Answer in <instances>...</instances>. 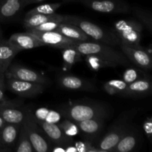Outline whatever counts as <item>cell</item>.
I'll use <instances>...</instances> for the list:
<instances>
[{
	"instance_id": "cell-1",
	"label": "cell",
	"mask_w": 152,
	"mask_h": 152,
	"mask_svg": "<svg viewBox=\"0 0 152 152\" xmlns=\"http://www.w3.org/2000/svg\"><path fill=\"white\" fill-rule=\"evenodd\" d=\"M59 109L63 118L75 123L92 118L108 119L112 114V110L109 106L95 102H70L62 105Z\"/></svg>"
},
{
	"instance_id": "cell-2",
	"label": "cell",
	"mask_w": 152,
	"mask_h": 152,
	"mask_svg": "<svg viewBox=\"0 0 152 152\" xmlns=\"http://www.w3.org/2000/svg\"><path fill=\"white\" fill-rule=\"evenodd\" d=\"M75 25L93 41L109 45L112 47L120 45V39L112 31H108L88 20L76 16L64 15V22Z\"/></svg>"
},
{
	"instance_id": "cell-3",
	"label": "cell",
	"mask_w": 152,
	"mask_h": 152,
	"mask_svg": "<svg viewBox=\"0 0 152 152\" xmlns=\"http://www.w3.org/2000/svg\"><path fill=\"white\" fill-rule=\"evenodd\" d=\"M74 47L82 55H95L103 59H108L119 65H129V60L123 52L118 51L114 47L96 41L77 42Z\"/></svg>"
},
{
	"instance_id": "cell-4",
	"label": "cell",
	"mask_w": 152,
	"mask_h": 152,
	"mask_svg": "<svg viewBox=\"0 0 152 152\" xmlns=\"http://www.w3.org/2000/svg\"><path fill=\"white\" fill-rule=\"evenodd\" d=\"M143 28L142 24L136 19H120L114 22L112 31L120 39V43L130 47L141 48Z\"/></svg>"
},
{
	"instance_id": "cell-5",
	"label": "cell",
	"mask_w": 152,
	"mask_h": 152,
	"mask_svg": "<svg viewBox=\"0 0 152 152\" xmlns=\"http://www.w3.org/2000/svg\"><path fill=\"white\" fill-rule=\"evenodd\" d=\"M22 123L26 128L30 141L34 151L48 152L51 151L53 147L52 142L47 137L45 134L38 124L33 114V111L28 108L25 118Z\"/></svg>"
},
{
	"instance_id": "cell-6",
	"label": "cell",
	"mask_w": 152,
	"mask_h": 152,
	"mask_svg": "<svg viewBox=\"0 0 152 152\" xmlns=\"http://www.w3.org/2000/svg\"><path fill=\"white\" fill-rule=\"evenodd\" d=\"M46 87L47 86L40 83L5 77L6 88L21 97H34L42 93Z\"/></svg>"
},
{
	"instance_id": "cell-7",
	"label": "cell",
	"mask_w": 152,
	"mask_h": 152,
	"mask_svg": "<svg viewBox=\"0 0 152 152\" xmlns=\"http://www.w3.org/2000/svg\"><path fill=\"white\" fill-rule=\"evenodd\" d=\"M94 11L104 13H129L132 11L124 0H74Z\"/></svg>"
},
{
	"instance_id": "cell-8",
	"label": "cell",
	"mask_w": 152,
	"mask_h": 152,
	"mask_svg": "<svg viewBox=\"0 0 152 152\" xmlns=\"http://www.w3.org/2000/svg\"><path fill=\"white\" fill-rule=\"evenodd\" d=\"M28 108L22 100H7L0 102V115L7 123L22 124Z\"/></svg>"
},
{
	"instance_id": "cell-9",
	"label": "cell",
	"mask_w": 152,
	"mask_h": 152,
	"mask_svg": "<svg viewBox=\"0 0 152 152\" xmlns=\"http://www.w3.org/2000/svg\"><path fill=\"white\" fill-rule=\"evenodd\" d=\"M4 76L5 77L40 83L45 86L50 84V80L46 76L19 64H10L4 73Z\"/></svg>"
},
{
	"instance_id": "cell-10",
	"label": "cell",
	"mask_w": 152,
	"mask_h": 152,
	"mask_svg": "<svg viewBox=\"0 0 152 152\" xmlns=\"http://www.w3.org/2000/svg\"><path fill=\"white\" fill-rule=\"evenodd\" d=\"M129 124L126 120L116 122L108 132L103 136V137L98 142L96 148L101 151L109 152L111 148H114L119 141L122 139L125 134L129 130Z\"/></svg>"
},
{
	"instance_id": "cell-11",
	"label": "cell",
	"mask_w": 152,
	"mask_h": 152,
	"mask_svg": "<svg viewBox=\"0 0 152 152\" xmlns=\"http://www.w3.org/2000/svg\"><path fill=\"white\" fill-rule=\"evenodd\" d=\"M26 31L35 35L40 41L44 43L45 45H48L56 48L61 49L71 47L75 45L77 42L75 40L71 39L56 31L45 32L34 31L32 29H26Z\"/></svg>"
},
{
	"instance_id": "cell-12",
	"label": "cell",
	"mask_w": 152,
	"mask_h": 152,
	"mask_svg": "<svg viewBox=\"0 0 152 152\" xmlns=\"http://www.w3.org/2000/svg\"><path fill=\"white\" fill-rule=\"evenodd\" d=\"M120 46L127 59L133 62L138 68L145 71H149L151 69V56L147 53L145 48L143 47H130L123 43H120Z\"/></svg>"
},
{
	"instance_id": "cell-13",
	"label": "cell",
	"mask_w": 152,
	"mask_h": 152,
	"mask_svg": "<svg viewBox=\"0 0 152 152\" xmlns=\"http://www.w3.org/2000/svg\"><path fill=\"white\" fill-rule=\"evenodd\" d=\"M25 6V0H0V23L17 20Z\"/></svg>"
},
{
	"instance_id": "cell-14",
	"label": "cell",
	"mask_w": 152,
	"mask_h": 152,
	"mask_svg": "<svg viewBox=\"0 0 152 152\" xmlns=\"http://www.w3.org/2000/svg\"><path fill=\"white\" fill-rule=\"evenodd\" d=\"M37 121L47 137L54 145H62L65 147L69 144L74 143L72 137L67 136L59 128L58 124L48 123L39 120H37Z\"/></svg>"
},
{
	"instance_id": "cell-15",
	"label": "cell",
	"mask_w": 152,
	"mask_h": 152,
	"mask_svg": "<svg viewBox=\"0 0 152 152\" xmlns=\"http://www.w3.org/2000/svg\"><path fill=\"white\" fill-rule=\"evenodd\" d=\"M58 83L63 88L71 91H94V85L91 82L77 76L62 74L58 78Z\"/></svg>"
},
{
	"instance_id": "cell-16",
	"label": "cell",
	"mask_w": 152,
	"mask_h": 152,
	"mask_svg": "<svg viewBox=\"0 0 152 152\" xmlns=\"http://www.w3.org/2000/svg\"><path fill=\"white\" fill-rule=\"evenodd\" d=\"M7 41L20 50L45 46L44 43L40 41L35 35L28 31L12 34Z\"/></svg>"
},
{
	"instance_id": "cell-17",
	"label": "cell",
	"mask_w": 152,
	"mask_h": 152,
	"mask_svg": "<svg viewBox=\"0 0 152 152\" xmlns=\"http://www.w3.org/2000/svg\"><path fill=\"white\" fill-rule=\"evenodd\" d=\"M21 125L6 123L0 129V140L6 152L14 151Z\"/></svg>"
},
{
	"instance_id": "cell-18",
	"label": "cell",
	"mask_w": 152,
	"mask_h": 152,
	"mask_svg": "<svg viewBox=\"0 0 152 152\" xmlns=\"http://www.w3.org/2000/svg\"><path fill=\"white\" fill-rule=\"evenodd\" d=\"M106 119L92 118L83 121L77 122L80 132L83 134L88 140L97 137L104 129Z\"/></svg>"
},
{
	"instance_id": "cell-19",
	"label": "cell",
	"mask_w": 152,
	"mask_h": 152,
	"mask_svg": "<svg viewBox=\"0 0 152 152\" xmlns=\"http://www.w3.org/2000/svg\"><path fill=\"white\" fill-rule=\"evenodd\" d=\"M22 50L10 44L7 39L0 41V74H4L13 58Z\"/></svg>"
},
{
	"instance_id": "cell-20",
	"label": "cell",
	"mask_w": 152,
	"mask_h": 152,
	"mask_svg": "<svg viewBox=\"0 0 152 152\" xmlns=\"http://www.w3.org/2000/svg\"><path fill=\"white\" fill-rule=\"evenodd\" d=\"M151 92V83L149 79H138L136 81L128 84L123 96H132V97H140L150 94Z\"/></svg>"
},
{
	"instance_id": "cell-21",
	"label": "cell",
	"mask_w": 152,
	"mask_h": 152,
	"mask_svg": "<svg viewBox=\"0 0 152 152\" xmlns=\"http://www.w3.org/2000/svg\"><path fill=\"white\" fill-rule=\"evenodd\" d=\"M55 31L60 33L65 37H68L71 39L75 40L77 42L93 41L88 36L86 35L77 25L71 23L61 22Z\"/></svg>"
},
{
	"instance_id": "cell-22",
	"label": "cell",
	"mask_w": 152,
	"mask_h": 152,
	"mask_svg": "<svg viewBox=\"0 0 152 152\" xmlns=\"http://www.w3.org/2000/svg\"><path fill=\"white\" fill-rule=\"evenodd\" d=\"M138 142V134L136 131L129 128L124 136L118 142V143L109 152H129L132 151Z\"/></svg>"
},
{
	"instance_id": "cell-23",
	"label": "cell",
	"mask_w": 152,
	"mask_h": 152,
	"mask_svg": "<svg viewBox=\"0 0 152 152\" xmlns=\"http://www.w3.org/2000/svg\"><path fill=\"white\" fill-rule=\"evenodd\" d=\"M51 20H58L64 22V15L53 13V14H30L25 15L23 20L24 27L25 29L33 28L41 24Z\"/></svg>"
},
{
	"instance_id": "cell-24",
	"label": "cell",
	"mask_w": 152,
	"mask_h": 152,
	"mask_svg": "<svg viewBox=\"0 0 152 152\" xmlns=\"http://www.w3.org/2000/svg\"><path fill=\"white\" fill-rule=\"evenodd\" d=\"M63 67L65 70H70L77 62H81L83 55H82L74 46L61 48Z\"/></svg>"
},
{
	"instance_id": "cell-25",
	"label": "cell",
	"mask_w": 152,
	"mask_h": 152,
	"mask_svg": "<svg viewBox=\"0 0 152 152\" xmlns=\"http://www.w3.org/2000/svg\"><path fill=\"white\" fill-rule=\"evenodd\" d=\"M34 117L37 120H42L48 123H59L61 121L62 115L59 111L49 109L47 108H39L33 111Z\"/></svg>"
},
{
	"instance_id": "cell-26",
	"label": "cell",
	"mask_w": 152,
	"mask_h": 152,
	"mask_svg": "<svg viewBox=\"0 0 152 152\" xmlns=\"http://www.w3.org/2000/svg\"><path fill=\"white\" fill-rule=\"evenodd\" d=\"M83 56L88 67L92 71H98L106 68H114L117 66L114 62L95 55H85Z\"/></svg>"
},
{
	"instance_id": "cell-27",
	"label": "cell",
	"mask_w": 152,
	"mask_h": 152,
	"mask_svg": "<svg viewBox=\"0 0 152 152\" xmlns=\"http://www.w3.org/2000/svg\"><path fill=\"white\" fill-rule=\"evenodd\" d=\"M14 151L16 152H33L34 151L31 142L30 141L26 128L24 126L23 123L21 125L19 129V137H18L17 142L15 146Z\"/></svg>"
},
{
	"instance_id": "cell-28",
	"label": "cell",
	"mask_w": 152,
	"mask_h": 152,
	"mask_svg": "<svg viewBox=\"0 0 152 152\" xmlns=\"http://www.w3.org/2000/svg\"><path fill=\"white\" fill-rule=\"evenodd\" d=\"M134 15L137 18L138 21L146 28L150 34L152 33V17L149 10L141 7H135L132 9Z\"/></svg>"
},
{
	"instance_id": "cell-29",
	"label": "cell",
	"mask_w": 152,
	"mask_h": 152,
	"mask_svg": "<svg viewBox=\"0 0 152 152\" xmlns=\"http://www.w3.org/2000/svg\"><path fill=\"white\" fill-rule=\"evenodd\" d=\"M62 5L61 2L56 3H48V4H40V5L37 6L34 8L31 9V10L28 12L25 15L30 14H53L56 13L57 9Z\"/></svg>"
},
{
	"instance_id": "cell-30",
	"label": "cell",
	"mask_w": 152,
	"mask_h": 152,
	"mask_svg": "<svg viewBox=\"0 0 152 152\" xmlns=\"http://www.w3.org/2000/svg\"><path fill=\"white\" fill-rule=\"evenodd\" d=\"M58 126H59L62 132L68 137H72L76 136L78 134L79 132V128L77 126V123L75 122L70 120L67 118H64V120H61L59 123H57Z\"/></svg>"
},
{
	"instance_id": "cell-31",
	"label": "cell",
	"mask_w": 152,
	"mask_h": 152,
	"mask_svg": "<svg viewBox=\"0 0 152 152\" xmlns=\"http://www.w3.org/2000/svg\"><path fill=\"white\" fill-rule=\"evenodd\" d=\"M142 71L140 69H137L134 68H129L125 71L123 75V80L127 84L133 83L138 79L142 78L141 77Z\"/></svg>"
},
{
	"instance_id": "cell-32",
	"label": "cell",
	"mask_w": 152,
	"mask_h": 152,
	"mask_svg": "<svg viewBox=\"0 0 152 152\" xmlns=\"http://www.w3.org/2000/svg\"><path fill=\"white\" fill-rule=\"evenodd\" d=\"M105 83L111 86L115 91L117 95H120V96H123L128 86L127 83H125L123 80H111L106 82Z\"/></svg>"
},
{
	"instance_id": "cell-33",
	"label": "cell",
	"mask_w": 152,
	"mask_h": 152,
	"mask_svg": "<svg viewBox=\"0 0 152 152\" xmlns=\"http://www.w3.org/2000/svg\"><path fill=\"white\" fill-rule=\"evenodd\" d=\"M61 21L58 20H51L46 22L45 23L41 24V25H38V26L35 27L33 28H28V29H32L34 31H42V32H45V31H55L56 28L59 26V23H61Z\"/></svg>"
},
{
	"instance_id": "cell-34",
	"label": "cell",
	"mask_w": 152,
	"mask_h": 152,
	"mask_svg": "<svg viewBox=\"0 0 152 152\" xmlns=\"http://www.w3.org/2000/svg\"><path fill=\"white\" fill-rule=\"evenodd\" d=\"M76 147L77 151L78 152H94V151H101L99 148L96 146H94L92 145L91 141L86 140L85 142H75L74 144Z\"/></svg>"
},
{
	"instance_id": "cell-35",
	"label": "cell",
	"mask_w": 152,
	"mask_h": 152,
	"mask_svg": "<svg viewBox=\"0 0 152 152\" xmlns=\"http://www.w3.org/2000/svg\"><path fill=\"white\" fill-rule=\"evenodd\" d=\"M143 131L145 135L150 141L152 138V118L151 117H148L143 123Z\"/></svg>"
},
{
	"instance_id": "cell-36",
	"label": "cell",
	"mask_w": 152,
	"mask_h": 152,
	"mask_svg": "<svg viewBox=\"0 0 152 152\" xmlns=\"http://www.w3.org/2000/svg\"><path fill=\"white\" fill-rule=\"evenodd\" d=\"M5 76L4 74H0V102L7 100L5 96Z\"/></svg>"
},
{
	"instance_id": "cell-37",
	"label": "cell",
	"mask_w": 152,
	"mask_h": 152,
	"mask_svg": "<svg viewBox=\"0 0 152 152\" xmlns=\"http://www.w3.org/2000/svg\"><path fill=\"white\" fill-rule=\"evenodd\" d=\"M51 151H53V152H59V151L65 152V147L62 146V145H55V146L52 147Z\"/></svg>"
},
{
	"instance_id": "cell-38",
	"label": "cell",
	"mask_w": 152,
	"mask_h": 152,
	"mask_svg": "<svg viewBox=\"0 0 152 152\" xmlns=\"http://www.w3.org/2000/svg\"><path fill=\"white\" fill-rule=\"evenodd\" d=\"M43 1H45V0H25V4L28 5V4H34V3H39V2H42Z\"/></svg>"
},
{
	"instance_id": "cell-39",
	"label": "cell",
	"mask_w": 152,
	"mask_h": 152,
	"mask_svg": "<svg viewBox=\"0 0 152 152\" xmlns=\"http://www.w3.org/2000/svg\"><path fill=\"white\" fill-rule=\"evenodd\" d=\"M6 123H6V122L4 121V119H3L2 117H1V115H0V129H1V128H2L3 126H4V125L6 124Z\"/></svg>"
},
{
	"instance_id": "cell-40",
	"label": "cell",
	"mask_w": 152,
	"mask_h": 152,
	"mask_svg": "<svg viewBox=\"0 0 152 152\" xmlns=\"http://www.w3.org/2000/svg\"><path fill=\"white\" fill-rule=\"evenodd\" d=\"M0 151H2V152H6L5 150L4 149V148H3L2 145H1V140H0Z\"/></svg>"
},
{
	"instance_id": "cell-41",
	"label": "cell",
	"mask_w": 152,
	"mask_h": 152,
	"mask_svg": "<svg viewBox=\"0 0 152 152\" xmlns=\"http://www.w3.org/2000/svg\"><path fill=\"white\" fill-rule=\"evenodd\" d=\"M3 33H2V31L1 30V28H0V41H1V39H3Z\"/></svg>"
}]
</instances>
